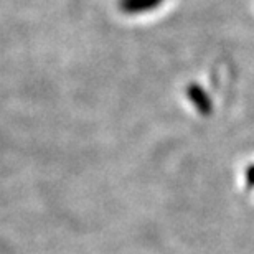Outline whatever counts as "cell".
Wrapping results in <instances>:
<instances>
[{"mask_svg": "<svg viewBox=\"0 0 254 254\" xmlns=\"http://www.w3.org/2000/svg\"><path fill=\"white\" fill-rule=\"evenodd\" d=\"M248 180H250L251 185L254 184V167H251V169L248 170Z\"/></svg>", "mask_w": 254, "mask_h": 254, "instance_id": "6da1fadb", "label": "cell"}]
</instances>
